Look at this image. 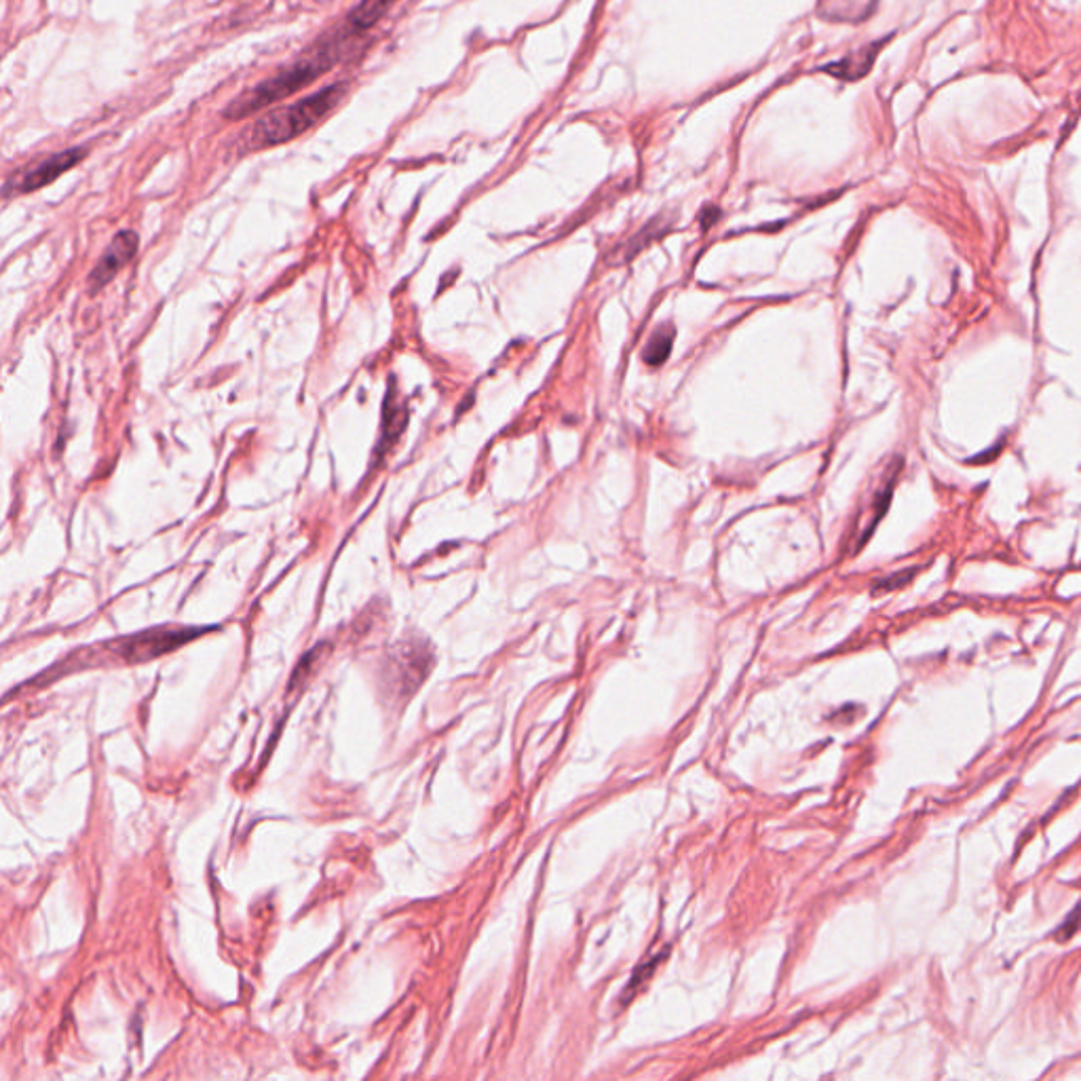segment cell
<instances>
[{
    "label": "cell",
    "mask_w": 1081,
    "mask_h": 1081,
    "mask_svg": "<svg viewBox=\"0 0 1081 1081\" xmlns=\"http://www.w3.org/2000/svg\"><path fill=\"white\" fill-rule=\"evenodd\" d=\"M85 157H87V150L83 146H74V148L62 150V153H55V155L47 157L45 161H41L39 165H34L32 169H28V172L15 184L9 182L7 184V195L11 191L20 193V195L39 191V188L58 180L62 174H66L68 169H72L74 165H79Z\"/></svg>",
    "instance_id": "4"
},
{
    "label": "cell",
    "mask_w": 1081,
    "mask_h": 1081,
    "mask_svg": "<svg viewBox=\"0 0 1081 1081\" xmlns=\"http://www.w3.org/2000/svg\"><path fill=\"white\" fill-rule=\"evenodd\" d=\"M913 575H915V571H900V573L891 575V577H887V579H881V581L877 583V587H875V592H891V590H896V587H902V585H904L910 577H913Z\"/></svg>",
    "instance_id": "10"
},
{
    "label": "cell",
    "mask_w": 1081,
    "mask_h": 1081,
    "mask_svg": "<svg viewBox=\"0 0 1081 1081\" xmlns=\"http://www.w3.org/2000/svg\"><path fill=\"white\" fill-rule=\"evenodd\" d=\"M406 421H408L406 410H404V406L397 404L395 383H391L389 391H387L385 406H383V425H381V440H378V444H376V461L381 459L383 454L397 442Z\"/></svg>",
    "instance_id": "7"
},
{
    "label": "cell",
    "mask_w": 1081,
    "mask_h": 1081,
    "mask_svg": "<svg viewBox=\"0 0 1081 1081\" xmlns=\"http://www.w3.org/2000/svg\"><path fill=\"white\" fill-rule=\"evenodd\" d=\"M885 41L881 43H872L868 47H862L858 51H853L849 55H845L843 60L839 62H832V64H826L822 66L820 70L830 74V77L834 79H841V81H858L862 77H866V74L870 72L872 64H875L877 55H879V49L883 47Z\"/></svg>",
    "instance_id": "6"
},
{
    "label": "cell",
    "mask_w": 1081,
    "mask_h": 1081,
    "mask_svg": "<svg viewBox=\"0 0 1081 1081\" xmlns=\"http://www.w3.org/2000/svg\"><path fill=\"white\" fill-rule=\"evenodd\" d=\"M674 340H676V328L672 324L657 326L653 330V334L649 336L647 345H644V349H642L644 364H649L653 368H659L661 364H666V359L672 353Z\"/></svg>",
    "instance_id": "9"
},
{
    "label": "cell",
    "mask_w": 1081,
    "mask_h": 1081,
    "mask_svg": "<svg viewBox=\"0 0 1081 1081\" xmlns=\"http://www.w3.org/2000/svg\"><path fill=\"white\" fill-rule=\"evenodd\" d=\"M397 3V0H362L349 15H347V28L355 34H362L381 22V17Z\"/></svg>",
    "instance_id": "8"
},
{
    "label": "cell",
    "mask_w": 1081,
    "mask_h": 1081,
    "mask_svg": "<svg viewBox=\"0 0 1081 1081\" xmlns=\"http://www.w3.org/2000/svg\"><path fill=\"white\" fill-rule=\"evenodd\" d=\"M353 36H359V34L343 26L334 34L319 39L288 68L279 70L271 79L262 81L250 91L241 93L239 98H235L229 106H226L224 117L229 121L248 119L250 115H254V112L271 106L273 102H281L283 98L292 96V93H296L298 89L311 85L313 81L321 77V74L330 72L332 66L343 58V53L349 47Z\"/></svg>",
    "instance_id": "1"
},
{
    "label": "cell",
    "mask_w": 1081,
    "mask_h": 1081,
    "mask_svg": "<svg viewBox=\"0 0 1081 1081\" xmlns=\"http://www.w3.org/2000/svg\"><path fill=\"white\" fill-rule=\"evenodd\" d=\"M347 93L349 83H332L298 102L271 110L269 115H264L250 127V148L277 146L305 134V131L317 125L326 115H330V112L345 100Z\"/></svg>",
    "instance_id": "2"
},
{
    "label": "cell",
    "mask_w": 1081,
    "mask_h": 1081,
    "mask_svg": "<svg viewBox=\"0 0 1081 1081\" xmlns=\"http://www.w3.org/2000/svg\"><path fill=\"white\" fill-rule=\"evenodd\" d=\"M207 630L214 628H176V625H161V628L106 642L102 644V649L108 659H115L117 663H144L176 651L182 644L191 642Z\"/></svg>",
    "instance_id": "3"
},
{
    "label": "cell",
    "mask_w": 1081,
    "mask_h": 1081,
    "mask_svg": "<svg viewBox=\"0 0 1081 1081\" xmlns=\"http://www.w3.org/2000/svg\"><path fill=\"white\" fill-rule=\"evenodd\" d=\"M136 252H138V235L134 231L117 233L115 239L108 243V248L104 250L100 262L96 264V269H93L89 275V292L96 294L102 288H106L108 283L115 279V275L127 267L131 258L136 256Z\"/></svg>",
    "instance_id": "5"
}]
</instances>
